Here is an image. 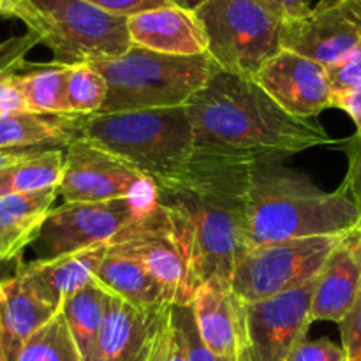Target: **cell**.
Segmentation results:
<instances>
[{
	"mask_svg": "<svg viewBox=\"0 0 361 361\" xmlns=\"http://www.w3.org/2000/svg\"><path fill=\"white\" fill-rule=\"evenodd\" d=\"M257 162L250 155L196 148L185 166L154 178L157 203L185 252L194 295L212 279L231 284L247 250V196Z\"/></svg>",
	"mask_w": 361,
	"mask_h": 361,
	"instance_id": "obj_1",
	"label": "cell"
},
{
	"mask_svg": "<svg viewBox=\"0 0 361 361\" xmlns=\"http://www.w3.org/2000/svg\"><path fill=\"white\" fill-rule=\"evenodd\" d=\"M201 150L284 161L303 150L344 143L281 108L254 78L217 71L185 104Z\"/></svg>",
	"mask_w": 361,
	"mask_h": 361,
	"instance_id": "obj_2",
	"label": "cell"
},
{
	"mask_svg": "<svg viewBox=\"0 0 361 361\" xmlns=\"http://www.w3.org/2000/svg\"><path fill=\"white\" fill-rule=\"evenodd\" d=\"M360 222V208L342 185L326 192L281 161L254 164L247 196V249L284 240L345 235Z\"/></svg>",
	"mask_w": 361,
	"mask_h": 361,
	"instance_id": "obj_3",
	"label": "cell"
},
{
	"mask_svg": "<svg viewBox=\"0 0 361 361\" xmlns=\"http://www.w3.org/2000/svg\"><path fill=\"white\" fill-rule=\"evenodd\" d=\"M78 137L116 155L152 180L185 166L196 150L185 106L83 116Z\"/></svg>",
	"mask_w": 361,
	"mask_h": 361,
	"instance_id": "obj_4",
	"label": "cell"
},
{
	"mask_svg": "<svg viewBox=\"0 0 361 361\" xmlns=\"http://www.w3.org/2000/svg\"><path fill=\"white\" fill-rule=\"evenodd\" d=\"M92 66L108 83L101 113L180 108L221 71L208 53L175 56L134 44L123 55Z\"/></svg>",
	"mask_w": 361,
	"mask_h": 361,
	"instance_id": "obj_5",
	"label": "cell"
},
{
	"mask_svg": "<svg viewBox=\"0 0 361 361\" xmlns=\"http://www.w3.org/2000/svg\"><path fill=\"white\" fill-rule=\"evenodd\" d=\"M28 32L66 66L95 63L129 51L127 18L99 9L87 0H20L11 11Z\"/></svg>",
	"mask_w": 361,
	"mask_h": 361,
	"instance_id": "obj_6",
	"label": "cell"
},
{
	"mask_svg": "<svg viewBox=\"0 0 361 361\" xmlns=\"http://www.w3.org/2000/svg\"><path fill=\"white\" fill-rule=\"evenodd\" d=\"M221 71L254 78L282 51L286 18L268 0H208L194 11Z\"/></svg>",
	"mask_w": 361,
	"mask_h": 361,
	"instance_id": "obj_7",
	"label": "cell"
},
{
	"mask_svg": "<svg viewBox=\"0 0 361 361\" xmlns=\"http://www.w3.org/2000/svg\"><path fill=\"white\" fill-rule=\"evenodd\" d=\"M342 238L312 236L250 247L236 261L233 295L240 302H257L316 281Z\"/></svg>",
	"mask_w": 361,
	"mask_h": 361,
	"instance_id": "obj_8",
	"label": "cell"
},
{
	"mask_svg": "<svg viewBox=\"0 0 361 361\" xmlns=\"http://www.w3.org/2000/svg\"><path fill=\"white\" fill-rule=\"evenodd\" d=\"M154 201L155 196L120 197L99 203H63L51 208L32 242L37 252L35 261L109 245Z\"/></svg>",
	"mask_w": 361,
	"mask_h": 361,
	"instance_id": "obj_9",
	"label": "cell"
},
{
	"mask_svg": "<svg viewBox=\"0 0 361 361\" xmlns=\"http://www.w3.org/2000/svg\"><path fill=\"white\" fill-rule=\"evenodd\" d=\"M316 281L257 302L238 300V361H286L312 324Z\"/></svg>",
	"mask_w": 361,
	"mask_h": 361,
	"instance_id": "obj_10",
	"label": "cell"
},
{
	"mask_svg": "<svg viewBox=\"0 0 361 361\" xmlns=\"http://www.w3.org/2000/svg\"><path fill=\"white\" fill-rule=\"evenodd\" d=\"M113 252L134 257L166 289L171 305H190L194 298L185 252L164 208L154 203L141 212L108 245Z\"/></svg>",
	"mask_w": 361,
	"mask_h": 361,
	"instance_id": "obj_11",
	"label": "cell"
},
{
	"mask_svg": "<svg viewBox=\"0 0 361 361\" xmlns=\"http://www.w3.org/2000/svg\"><path fill=\"white\" fill-rule=\"evenodd\" d=\"M59 192L66 203H99L120 197H152L155 183L116 155L76 137L63 148Z\"/></svg>",
	"mask_w": 361,
	"mask_h": 361,
	"instance_id": "obj_12",
	"label": "cell"
},
{
	"mask_svg": "<svg viewBox=\"0 0 361 361\" xmlns=\"http://www.w3.org/2000/svg\"><path fill=\"white\" fill-rule=\"evenodd\" d=\"M282 49L334 66L361 44V0H321L307 14L284 20Z\"/></svg>",
	"mask_w": 361,
	"mask_h": 361,
	"instance_id": "obj_13",
	"label": "cell"
},
{
	"mask_svg": "<svg viewBox=\"0 0 361 361\" xmlns=\"http://www.w3.org/2000/svg\"><path fill=\"white\" fill-rule=\"evenodd\" d=\"M171 305L140 309L109 293L92 361H154L169 328Z\"/></svg>",
	"mask_w": 361,
	"mask_h": 361,
	"instance_id": "obj_14",
	"label": "cell"
},
{
	"mask_svg": "<svg viewBox=\"0 0 361 361\" xmlns=\"http://www.w3.org/2000/svg\"><path fill=\"white\" fill-rule=\"evenodd\" d=\"M254 80L284 111L300 120L334 108L326 67L288 49L268 60Z\"/></svg>",
	"mask_w": 361,
	"mask_h": 361,
	"instance_id": "obj_15",
	"label": "cell"
},
{
	"mask_svg": "<svg viewBox=\"0 0 361 361\" xmlns=\"http://www.w3.org/2000/svg\"><path fill=\"white\" fill-rule=\"evenodd\" d=\"M361 293V233H345L316 279L310 317L341 323L355 307Z\"/></svg>",
	"mask_w": 361,
	"mask_h": 361,
	"instance_id": "obj_16",
	"label": "cell"
},
{
	"mask_svg": "<svg viewBox=\"0 0 361 361\" xmlns=\"http://www.w3.org/2000/svg\"><path fill=\"white\" fill-rule=\"evenodd\" d=\"M134 46L175 56L207 55L204 32L194 11L164 6L127 18Z\"/></svg>",
	"mask_w": 361,
	"mask_h": 361,
	"instance_id": "obj_17",
	"label": "cell"
},
{
	"mask_svg": "<svg viewBox=\"0 0 361 361\" xmlns=\"http://www.w3.org/2000/svg\"><path fill=\"white\" fill-rule=\"evenodd\" d=\"M108 245L92 247L49 261H32L18 268L25 284L48 305L59 310L69 296L95 281Z\"/></svg>",
	"mask_w": 361,
	"mask_h": 361,
	"instance_id": "obj_18",
	"label": "cell"
},
{
	"mask_svg": "<svg viewBox=\"0 0 361 361\" xmlns=\"http://www.w3.org/2000/svg\"><path fill=\"white\" fill-rule=\"evenodd\" d=\"M59 310L42 302L20 275L4 281L0 295V361H18L28 338Z\"/></svg>",
	"mask_w": 361,
	"mask_h": 361,
	"instance_id": "obj_19",
	"label": "cell"
},
{
	"mask_svg": "<svg viewBox=\"0 0 361 361\" xmlns=\"http://www.w3.org/2000/svg\"><path fill=\"white\" fill-rule=\"evenodd\" d=\"M190 305L204 344L222 358L238 360V300L231 284L221 279L204 282Z\"/></svg>",
	"mask_w": 361,
	"mask_h": 361,
	"instance_id": "obj_20",
	"label": "cell"
},
{
	"mask_svg": "<svg viewBox=\"0 0 361 361\" xmlns=\"http://www.w3.org/2000/svg\"><path fill=\"white\" fill-rule=\"evenodd\" d=\"M59 196L56 185L0 197V261L13 259L32 245Z\"/></svg>",
	"mask_w": 361,
	"mask_h": 361,
	"instance_id": "obj_21",
	"label": "cell"
},
{
	"mask_svg": "<svg viewBox=\"0 0 361 361\" xmlns=\"http://www.w3.org/2000/svg\"><path fill=\"white\" fill-rule=\"evenodd\" d=\"M95 282L111 295L126 300L140 309H166L171 305L166 289L161 282L137 259L108 249Z\"/></svg>",
	"mask_w": 361,
	"mask_h": 361,
	"instance_id": "obj_22",
	"label": "cell"
},
{
	"mask_svg": "<svg viewBox=\"0 0 361 361\" xmlns=\"http://www.w3.org/2000/svg\"><path fill=\"white\" fill-rule=\"evenodd\" d=\"M81 118L30 111L0 116V148H66L78 137Z\"/></svg>",
	"mask_w": 361,
	"mask_h": 361,
	"instance_id": "obj_23",
	"label": "cell"
},
{
	"mask_svg": "<svg viewBox=\"0 0 361 361\" xmlns=\"http://www.w3.org/2000/svg\"><path fill=\"white\" fill-rule=\"evenodd\" d=\"M71 67L66 63H23L16 81L30 113L71 115L67 106V78Z\"/></svg>",
	"mask_w": 361,
	"mask_h": 361,
	"instance_id": "obj_24",
	"label": "cell"
},
{
	"mask_svg": "<svg viewBox=\"0 0 361 361\" xmlns=\"http://www.w3.org/2000/svg\"><path fill=\"white\" fill-rule=\"evenodd\" d=\"M108 298L109 293L94 281L62 303L60 312L66 317L67 326L83 361H92L94 356L99 331L106 316Z\"/></svg>",
	"mask_w": 361,
	"mask_h": 361,
	"instance_id": "obj_25",
	"label": "cell"
},
{
	"mask_svg": "<svg viewBox=\"0 0 361 361\" xmlns=\"http://www.w3.org/2000/svg\"><path fill=\"white\" fill-rule=\"evenodd\" d=\"M63 171L62 148H44L0 169V197L35 192L60 185Z\"/></svg>",
	"mask_w": 361,
	"mask_h": 361,
	"instance_id": "obj_26",
	"label": "cell"
},
{
	"mask_svg": "<svg viewBox=\"0 0 361 361\" xmlns=\"http://www.w3.org/2000/svg\"><path fill=\"white\" fill-rule=\"evenodd\" d=\"M18 361H83L62 312L28 338Z\"/></svg>",
	"mask_w": 361,
	"mask_h": 361,
	"instance_id": "obj_27",
	"label": "cell"
},
{
	"mask_svg": "<svg viewBox=\"0 0 361 361\" xmlns=\"http://www.w3.org/2000/svg\"><path fill=\"white\" fill-rule=\"evenodd\" d=\"M108 97V83L92 63L71 67L67 78V106L71 115L90 116L101 113Z\"/></svg>",
	"mask_w": 361,
	"mask_h": 361,
	"instance_id": "obj_28",
	"label": "cell"
},
{
	"mask_svg": "<svg viewBox=\"0 0 361 361\" xmlns=\"http://www.w3.org/2000/svg\"><path fill=\"white\" fill-rule=\"evenodd\" d=\"M171 319L182 335L187 361H238L215 355L201 338L192 305H171Z\"/></svg>",
	"mask_w": 361,
	"mask_h": 361,
	"instance_id": "obj_29",
	"label": "cell"
},
{
	"mask_svg": "<svg viewBox=\"0 0 361 361\" xmlns=\"http://www.w3.org/2000/svg\"><path fill=\"white\" fill-rule=\"evenodd\" d=\"M328 80H330L331 90H334V101L338 95L353 90L361 85V44L353 49L351 53L335 62L334 66L326 67Z\"/></svg>",
	"mask_w": 361,
	"mask_h": 361,
	"instance_id": "obj_30",
	"label": "cell"
},
{
	"mask_svg": "<svg viewBox=\"0 0 361 361\" xmlns=\"http://www.w3.org/2000/svg\"><path fill=\"white\" fill-rule=\"evenodd\" d=\"M286 361H348V356L342 345H337L328 338H319V341L303 338L289 353Z\"/></svg>",
	"mask_w": 361,
	"mask_h": 361,
	"instance_id": "obj_31",
	"label": "cell"
},
{
	"mask_svg": "<svg viewBox=\"0 0 361 361\" xmlns=\"http://www.w3.org/2000/svg\"><path fill=\"white\" fill-rule=\"evenodd\" d=\"M39 44V39L34 34L27 32L23 35H14L0 42V76L9 73H16L25 63L27 53Z\"/></svg>",
	"mask_w": 361,
	"mask_h": 361,
	"instance_id": "obj_32",
	"label": "cell"
},
{
	"mask_svg": "<svg viewBox=\"0 0 361 361\" xmlns=\"http://www.w3.org/2000/svg\"><path fill=\"white\" fill-rule=\"evenodd\" d=\"M348 361H361V293L351 312L338 323Z\"/></svg>",
	"mask_w": 361,
	"mask_h": 361,
	"instance_id": "obj_33",
	"label": "cell"
},
{
	"mask_svg": "<svg viewBox=\"0 0 361 361\" xmlns=\"http://www.w3.org/2000/svg\"><path fill=\"white\" fill-rule=\"evenodd\" d=\"M342 145H344L345 152H348V162H349L348 175H345V180L344 183H342V187L348 190V194L351 196V200L355 201L356 207L360 208V214H361V136L355 134V136L345 140Z\"/></svg>",
	"mask_w": 361,
	"mask_h": 361,
	"instance_id": "obj_34",
	"label": "cell"
},
{
	"mask_svg": "<svg viewBox=\"0 0 361 361\" xmlns=\"http://www.w3.org/2000/svg\"><path fill=\"white\" fill-rule=\"evenodd\" d=\"M16 73L0 76V116L18 115V113L28 111L27 102H25L23 94L20 90V85L16 81Z\"/></svg>",
	"mask_w": 361,
	"mask_h": 361,
	"instance_id": "obj_35",
	"label": "cell"
},
{
	"mask_svg": "<svg viewBox=\"0 0 361 361\" xmlns=\"http://www.w3.org/2000/svg\"><path fill=\"white\" fill-rule=\"evenodd\" d=\"M87 2L94 4L95 7L106 11V13L123 18L134 16V14L143 13V11L171 6L168 0H87Z\"/></svg>",
	"mask_w": 361,
	"mask_h": 361,
	"instance_id": "obj_36",
	"label": "cell"
},
{
	"mask_svg": "<svg viewBox=\"0 0 361 361\" xmlns=\"http://www.w3.org/2000/svg\"><path fill=\"white\" fill-rule=\"evenodd\" d=\"M154 361H187L182 335H180L178 328L173 323L171 317H169L168 334H166L164 341H162Z\"/></svg>",
	"mask_w": 361,
	"mask_h": 361,
	"instance_id": "obj_37",
	"label": "cell"
},
{
	"mask_svg": "<svg viewBox=\"0 0 361 361\" xmlns=\"http://www.w3.org/2000/svg\"><path fill=\"white\" fill-rule=\"evenodd\" d=\"M334 108L342 109L351 116L356 126V134L361 136V85L335 97Z\"/></svg>",
	"mask_w": 361,
	"mask_h": 361,
	"instance_id": "obj_38",
	"label": "cell"
},
{
	"mask_svg": "<svg viewBox=\"0 0 361 361\" xmlns=\"http://www.w3.org/2000/svg\"><path fill=\"white\" fill-rule=\"evenodd\" d=\"M286 20H293V18H300L303 14L309 13L310 0H268Z\"/></svg>",
	"mask_w": 361,
	"mask_h": 361,
	"instance_id": "obj_39",
	"label": "cell"
},
{
	"mask_svg": "<svg viewBox=\"0 0 361 361\" xmlns=\"http://www.w3.org/2000/svg\"><path fill=\"white\" fill-rule=\"evenodd\" d=\"M37 150H44V148H0V169L28 157Z\"/></svg>",
	"mask_w": 361,
	"mask_h": 361,
	"instance_id": "obj_40",
	"label": "cell"
},
{
	"mask_svg": "<svg viewBox=\"0 0 361 361\" xmlns=\"http://www.w3.org/2000/svg\"><path fill=\"white\" fill-rule=\"evenodd\" d=\"M204 2H208V0H182V7H183V9L196 11L197 7L203 6Z\"/></svg>",
	"mask_w": 361,
	"mask_h": 361,
	"instance_id": "obj_41",
	"label": "cell"
},
{
	"mask_svg": "<svg viewBox=\"0 0 361 361\" xmlns=\"http://www.w3.org/2000/svg\"><path fill=\"white\" fill-rule=\"evenodd\" d=\"M0 18H11L9 0H0Z\"/></svg>",
	"mask_w": 361,
	"mask_h": 361,
	"instance_id": "obj_42",
	"label": "cell"
},
{
	"mask_svg": "<svg viewBox=\"0 0 361 361\" xmlns=\"http://www.w3.org/2000/svg\"><path fill=\"white\" fill-rule=\"evenodd\" d=\"M169 4H171V6H178V7H182V0H168Z\"/></svg>",
	"mask_w": 361,
	"mask_h": 361,
	"instance_id": "obj_43",
	"label": "cell"
},
{
	"mask_svg": "<svg viewBox=\"0 0 361 361\" xmlns=\"http://www.w3.org/2000/svg\"><path fill=\"white\" fill-rule=\"evenodd\" d=\"M18 2H20V0H9V4H11V11H13V7L16 6Z\"/></svg>",
	"mask_w": 361,
	"mask_h": 361,
	"instance_id": "obj_44",
	"label": "cell"
},
{
	"mask_svg": "<svg viewBox=\"0 0 361 361\" xmlns=\"http://www.w3.org/2000/svg\"><path fill=\"white\" fill-rule=\"evenodd\" d=\"M2 286H4V281H0V295H2Z\"/></svg>",
	"mask_w": 361,
	"mask_h": 361,
	"instance_id": "obj_45",
	"label": "cell"
},
{
	"mask_svg": "<svg viewBox=\"0 0 361 361\" xmlns=\"http://www.w3.org/2000/svg\"><path fill=\"white\" fill-rule=\"evenodd\" d=\"M358 229H360V233H361V226H360V228H358Z\"/></svg>",
	"mask_w": 361,
	"mask_h": 361,
	"instance_id": "obj_46",
	"label": "cell"
}]
</instances>
